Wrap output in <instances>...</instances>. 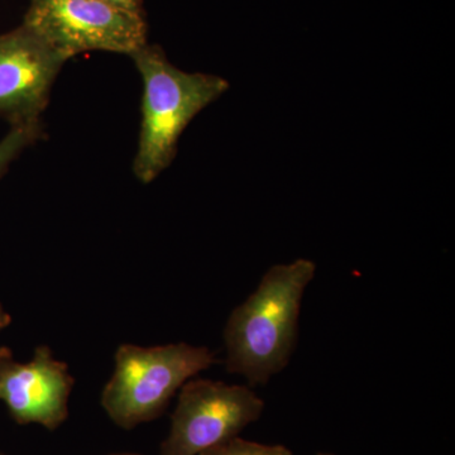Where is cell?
<instances>
[{"label":"cell","instance_id":"1","mask_svg":"<svg viewBox=\"0 0 455 455\" xmlns=\"http://www.w3.org/2000/svg\"><path fill=\"white\" fill-rule=\"evenodd\" d=\"M315 272V263L305 259L266 272L256 291L228 319V372L241 374L253 387L265 386L289 364L298 340L302 296Z\"/></svg>","mask_w":455,"mask_h":455},{"label":"cell","instance_id":"2","mask_svg":"<svg viewBox=\"0 0 455 455\" xmlns=\"http://www.w3.org/2000/svg\"><path fill=\"white\" fill-rule=\"evenodd\" d=\"M131 57L143 83L133 172L140 182L149 184L172 164L188 125L229 89V83L215 75L180 70L154 44H145Z\"/></svg>","mask_w":455,"mask_h":455},{"label":"cell","instance_id":"3","mask_svg":"<svg viewBox=\"0 0 455 455\" xmlns=\"http://www.w3.org/2000/svg\"><path fill=\"white\" fill-rule=\"evenodd\" d=\"M215 362L206 347L124 344L116 350V370L104 387L101 405L118 427L132 429L163 414L176 391Z\"/></svg>","mask_w":455,"mask_h":455},{"label":"cell","instance_id":"4","mask_svg":"<svg viewBox=\"0 0 455 455\" xmlns=\"http://www.w3.org/2000/svg\"><path fill=\"white\" fill-rule=\"evenodd\" d=\"M23 26L71 57L89 51L132 56L147 44V23L98 0H29Z\"/></svg>","mask_w":455,"mask_h":455},{"label":"cell","instance_id":"5","mask_svg":"<svg viewBox=\"0 0 455 455\" xmlns=\"http://www.w3.org/2000/svg\"><path fill=\"white\" fill-rule=\"evenodd\" d=\"M265 401L245 386L193 379L180 391L160 455H199L235 438L259 420Z\"/></svg>","mask_w":455,"mask_h":455},{"label":"cell","instance_id":"6","mask_svg":"<svg viewBox=\"0 0 455 455\" xmlns=\"http://www.w3.org/2000/svg\"><path fill=\"white\" fill-rule=\"evenodd\" d=\"M68 57L26 26L0 35V116L14 125H40Z\"/></svg>","mask_w":455,"mask_h":455},{"label":"cell","instance_id":"7","mask_svg":"<svg viewBox=\"0 0 455 455\" xmlns=\"http://www.w3.org/2000/svg\"><path fill=\"white\" fill-rule=\"evenodd\" d=\"M73 386L68 364L57 361L49 347H38L28 363L17 362L11 349L0 348V400L18 424L57 429L68 419Z\"/></svg>","mask_w":455,"mask_h":455},{"label":"cell","instance_id":"8","mask_svg":"<svg viewBox=\"0 0 455 455\" xmlns=\"http://www.w3.org/2000/svg\"><path fill=\"white\" fill-rule=\"evenodd\" d=\"M40 131V125H14L0 140V176L20 151L37 139Z\"/></svg>","mask_w":455,"mask_h":455},{"label":"cell","instance_id":"9","mask_svg":"<svg viewBox=\"0 0 455 455\" xmlns=\"http://www.w3.org/2000/svg\"><path fill=\"white\" fill-rule=\"evenodd\" d=\"M199 455H293L283 445H267L260 443L248 442L235 436L223 444L208 449Z\"/></svg>","mask_w":455,"mask_h":455},{"label":"cell","instance_id":"10","mask_svg":"<svg viewBox=\"0 0 455 455\" xmlns=\"http://www.w3.org/2000/svg\"><path fill=\"white\" fill-rule=\"evenodd\" d=\"M98 2L107 3V4L114 5V7L125 9V11L132 12V13L145 16L142 0H98Z\"/></svg>","mask_w":455,"mask_h":455},{"label":"cell","instance_id":"11","mask_svg":"<svg viewBox=\"0 0 455 455\" xmlns=\"http://www.w3.org/2000/svg\"><path fill=\"white\" fill-rule=\"evenodd\" d=\"M11 315H9L7 311L4 310L3 305L0 304V331H2V329L7 328L8 325H11Z\"/></svg>","mask_w":455,"mask_h":455},{"label":"cell","instance_id":"12","mask_svg":"<svg viewBox=\"0 0 455 455\" xmlns=\"http://www.w3.org/2000/svg\"><path fill=\"white\" fill-rule=\"evenodd\" d=\"M113 455H140V454L123 453V454H113Z\"/></svg>","mask_w":455,"mask_h":455},{"label":"cell","instance_id":"13","mask_svg":"<svg viewBox=\"0 0 455 455\" xmlns=\"http://www.w3.org/2000/svg\"><path fill=\"white\" fill-rule=\"evenodd\" d=\"M317 455H334V454H331V453H319Z\"/></svg>","mask_w":455,"mask_h":455},{"label":"cell","instance_id":"14","mask_svg":"<svg viewBox=\"0 0 455 455\" xmlns=\"http://www.w3.org/2000/svg\"><path fill=\"white\" fill-rule=\"evenodd\" d=\"M0 455H3V454H0Z\"/></svg>","mask_w":455,"mask_h":455}]
</instances>
